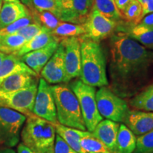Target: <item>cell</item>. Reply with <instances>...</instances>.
I'll list each match as a JSON object with an SVG mask.
<instances>
[{"label":"cell","mask_w":153,"mask_h":153,"mask_svg":"<svg viewBox=\"0 0 153 153\" xmlns=\"http://www.w3.org/2000/svg\"><path fill=\"white\" fill-rule=\"evenodd\" d=\"M79 143L88 153H112L104 143L89 131H81Z\"/></svg>","instance_id":"obj_24"},{"label":"cell","mask_w":153,"mask_h":153,"mask_svg":"<svg viewBox=\"0 0 153 153\" xmlns=\"http://www.w3.org/2000/svg\"><path fill=\"white\" fill-rule=\"evenodd\" d=\"M138 24L143 26H146V27L153 28V12L143 17Z\"/></svg>","instance_id":"obj_38"},{"label":"cell","mask_w":153,"mask_h":153,"mask_svg":"<svg viewBox=\"0 0 153 153\" xmlns=\"http://www.w3.org/2000/svg\"><path fill=\"white\" fill-rule=\"evenodd\" d=\"M123 123L135 136H140L153 130V112L130 109Z\"/></svg>","instance_id":"obj_14"},{"label":"cell","mask_w":153,"mask_h":153,"mask_svg":"<svg viewBox=\"0 0 153 153\" xmlns=\"http://www.w3.org/2000/svg\"><path fill=\"white\" fill-rule=\"evenodd\" d=\"M108 88L121 98L143 87L153 67V51L120 31L108 41Z\"/></svg>","instance_id":"obj_1"},{"label":"cell","mask_w":153,"mask_h":153,"mask_svg":"<svg viewBox=\"0 0 153 153\" xmlns=\"http://www.w3.org/2000/svg\"><path fill=\"white\" fill-rule=\"evenodd\" d=\"M28 9L33 19V22L51 31L54 30L61 22L60 19L50 11H38L33 7Z\"/></svg>","instance_id":"obj_26"},{"label":"cell","mask_w":153,"mask_h":153,"mask_svg":"<svg viewBox=\"0 0 153 153\" xmlns=\"http://www.w3.org/2000/svg\"><path fill=\"white\" fill-rule=\"evenodd\" d=\"M93 7L104 16L114 22L118 23L122 19L114 0H94Z\"/></svg>","instance_id":"obj_28"},{"label":"cell","mask_w":153,"mask_h":153,"mask_svg":"<svg viewBox=\"0 0 153 153\" xmlns=\"http://www.w3.org/2000/svg\"><path fill=\"white\" fill-rule=\"evenodd\" d=\"M27 116L16 111L0 106V145L14 148L18 145Z\"/></svg>","instance_id":"obj_7"},{"label":"cell","mask_w":153,"mask_h":153,"mask_svg":"<svg viewBox=\"0 0 153 153\" xmlns=\"http://www.w3.org/2000/svg\"><path fill=\"white\" fill-rule=\"evenodd\" d=\"M70 87L79 101L87 131L92 132L103 117L99 114L96 100V87L82 82L80 79L70 82Z\"/></svg>","instance_id":"obj_5"},{"label":"cell","mask_w":153,"mask_h":153,"mask_svg":"<svg viewBox=\"0 0 153 153\" xmlns=\"http://www.w3.org/2000/svg\"><path fill=\"white\" fill-rule=\"evenodd\" d=\"M54 153H78L70 148L60 135L56 134Z\"/></svg>","instance_id":"obj_36"},{"label":"cell","mask_w":153,"mask_h":153,"mask_svg":"<svg viewBox=\"0 0 153 153\" xmlns=\"http://www.w3.org/2000/svg\"><path fill=\"white\" fill-rule=\"evenodd\" d=\"M21 60L27 65L28 68L31 69L37 74H39L41 72V68L38 65L37 58L34 53V51L29 52L20 57Z\"/></svg>","instance_id":"obj_35"},{"label":"cell","mask_w":153,"mask_h":153,"mask_svg":"<svg viewBox=\"0 0 153 153\" xmlns=\"http://www.w3.org/2000/svg\"><path fill=\"white\" fill-rule=\"evenodd\" d=\"M142 6L137 0H132L131 2L126 7L125 10L120 14L121 18L126 22L133 24V26L138 24L142 17Z\"/></svg>","instance_id":"obj_29"},{"label":"cell","mask_w":153,"mask_h":153,"mask_svg":"<svg viewBox=\"0 0 153 153\" xmlns=\"http://www.w3.org/2000/svg\"><path fill=\"white\" fill-rule=\"evenodd\" d=\"M96 100L99 114L103 118L116 123H123L130 108L123 98L106 86L97 91Z\"/></svg>","instance_id":"obj_6"},{"label":"cell","mask_w":153,"mask_h":153,"mask_svg":"<svg viewBox=\"0 0 153 153\" xmlns=\"http://www.w3.org/2000/svg\"><path fill=\"white\" fill-rule=\"evenodd\" d=\"M137 137L125 124L120 123L114 153H133L136 147Z\"/></svg>","instance_id":"obj_19"},{"label":"cell","mask_w":153,"mask_h":153,"mask_svg":"<svg viewBox=\"0 0 153 153\" xmlns=\"http://www.w3.org/2000/svg\"><path fill=\"white\" fill-rule=\"evenodd\" d=\"M59 124L67 127L87 131L79 101L70 86L57 84L51 86Z\"/></svg>","instance_id":"obj_4"},{"label":"cell","mask_w":153,"mask_h":153,"mask_svg":"<svg viewBox=\"0 0 153 153\" xmlns=\"http://www.w3.org/2000/svg\"><path fill=\"white\" fill-rule=\"evenodd\" d=\"M137 1H139V0H137Z\"/></svg>","instance_id":"obj_45"},{"label":"cell","mask_w":153,"mask_h":153,"mask_svg":"<svg viewBox=\"0 0 153 153\" xmlns=\"http://www.w3.org/2000/svg\"><path fill=\"white\" fill-rule=\"evenodd\" d=\"M32 4L36 10L50 11L57 17L58 16V4L57 0H32Z\"/></svg>","instance_id":"obj_33"},{"label":"cell","mask_w":153,"mask_h":153,"mask_svg":"<svg viewBox=\"0 0 153 153\" xmlns=\"http://www.w3.org/2000/svg\"><path fill=\"white\" fill-rule=\"evenodd\" d=\"M40 74L42 78L48 84L57 85L65 83V52L60 43L53 56L42 69Z\"/></svg>","instance_id":"obj_13"},{"label":"cell","mask_w":153,"mask_h":153,"mask_svg":"<svg viewBox=\"0 0 153 153\" xmlns=\"http://www.w3.org/2000/svg\"><path fill=\"white\" fill-rule=\"evenodd\" d=\"M129 104L136 110L153 112V85L133 96Z\"/></svg>","instance_id":"obj_23"},{"label":"cell","mask_w":153,"mask_h":153,"mask_svg":"<svg viewBox=\"0 0 153 153\" xmlns=\"http://www.w3.org/2000/svg\"><path fill=\"white\" fill-rule=\"evenodd\" d=\"M2 1H3V0H0V11H1V5H2Z\"/></svg>","instance_id":"obj_43"},{"label":"cell","mask_w":153,"mask_h":153,"mask_svg":"<svg viewBox=\"0 0 153 153\" xmlns=\"http://www.w3.org/2000/svg\"><path fill=\"white\" fill-rule=\"evenodd\" d=\"M55 130L57 135H60L72 150L78 153H88L80 145V130L67 127L59 123L55 124Z\"/></svg>","instance_id":"obj_21"},{"label":"cell","mask_w":153,"mask_h":153,"mask_svg":"<svg viewBox=\"0 0 153 153\" xmlns=\"http://www.w3.org/2000/svg\"><path fill=\"white\" fill-rule=\"evenodd\" d=\"M122 32L148 49L153 50V28L137 24Z\"/></svg>","instance_id":"obj_22"},{"label":"cell","mask_w":153,"mask_h":153,"mask_svg":"<svg viewBox=\"0 0 153 153\" xmlns=\"http://www.w3.org/2000/svg\"><path fill=\"white\" fill-rule=\"evenodd\" d=\"M0 153H16V152H15V150H13L12 148L5 147V148L0 149Z\"/></svg>","instance_id":"obj_41"},{"label":"cell","mask_w":153,"mask_h":153,"mask_svg":"<svg viewBox=\"0 0 153 153\" xmlns=\"http://www.w3.org/2000/svg\"><path fill=\"white\" fill-rule=\"evenodd\" d=\"M15 73H28L38 76V74L28 68L20 57L15 54H7L0 65V83L7 76Z\"/></svg>","instance_id":"obj_17"},{"label":"cell","mask_w":153,"mask_h":153,"mask_svg":"<svg viewBox=\"0 0 153 153\" xmlns=\"http://www.w3.org/2000/svg\"><path fill=\"white\" fill-rule=\"evenodd\" d=\"M119 126V123L108 119L102 120L97 124L91 133L114 153Z\"/></svg>","instance_id":"obj_16"},{"label":"cell","mask_w":153,"mask_h":153,"mask_svg":"<svg viewBox=\"0 0 153 153\" xmlns=\"http://www.w3.org/2000/svg\"><path fill=\"white\" fill-rule=\"evenodd\" d=\"M94 0H57L61 22L83 24L93 9Z\"/></svg>","instance_id":"obj_10"},{"label":"cell","mask_w":153,"mask_h":153,"mask_svg":"<svg viewBox=\"0 0 153 153\" xmlns=\"http://www.w3.org/2000/svg\"><path fill=\"white\" fill-rule=\"evenodd\" d=\"M85 33L80 40H91L99 43L114 34L117 22L104 16L93 7L91 13L83 24Z\"/></svg>","instance_id":"obj_9"},{"label":"cell","mask_w":153,"mask_h":153,"mask_svg":"<svg viewBox=\"0 0 153 153\" xmlns=\"http://www.w3.org/2000/svg\"><path fill=\"white\" fill-rule=\"evenodd\" d=\"M56 134L55 124L32 114L22 130V143L34 153H54Z\"/></svg>","instance_id":"obj_3"},{"label":"cell","mask_w":153,"mask_h":153,"mask_svg":"<svg viewBox=\"0 0 153 153\" xmlns=\"http://www.w3.org/2000/svg\"><path fill=\"white\" fill-rule=\"evenodd\" d=\"M33 114L51 123H58L57 120L56 107L51 86L43 78L40 79L38 85Z\"/></svg>","instance_id":"obj_11"},{"label":"cell","mask_w":153,"mask_h":153,"mask_svg":"<svg viewBox=\"0 0 153 153\" xmlns=\"http://www.w3.org/2000/svg\"><path fill=\"white\" fill-rule=\"evenodd\" d=\"M114 1L116 8L118 9V10L121 14L125 10L126 7L128 6L129 4L131 2L132 0H114Z\"/></svg>","instance_id":"obj_39"},{"label":"cell","mask_w":153,"mask_h":153,"mask_svg":"<svg viewBox=\"0 0 153 153\" xmlns=\"http://www.w3.org/2000/svg\"><path fill=\"white\" fill-rule=\"evenodd\" d=\"M38 90V83L19 91L0 92V106L16 111L25 116H31Z\"/></svg>","instance_id":"obj_8"},{"label":"cell","mask_w":153,"mask_h":153,"mask_svg":"<svg viewBox=\"0 0 153 153\" xmlns=\"http://www.w3.org/2000/svg\"><path fill=\"white\" fill-rule=\"evenodd\" d=\"M1 36H0V40H1Z\"/></svg>","instance_id":"obj_44"},{"label":"cell","mask_w":153,"mask_h":153,"mask_svg":"<svg viewBox=\"0 0 153 153\" xmlns=\"http://www.w3.org/2000/svg\"><path fill=\"white\" fill-rule=\"evenodd\" d=\"M54 39H55V37L52 35L51 30H48L45 28H43V30L41 33L36 36L32 39L26 42L23 45L22 48L14 54L17 56L21 57L22 55L26 54V53L37 51V50L45 47V45H47L48 44L53 41Z\"/></svg>","instance_id":"obj_20"},{"label":"cell","mask_w":153,"mask_h":153,"mask_svg":"<svg viewBox=\"0 0 153 153\" xmlns=\"http://www.w3.org/2000/svg\"><path fill=\"white\" fill-rule=\"evenodd\" d=\"M142 6V17L153 12V0H139Z\"/></svg>","instance_id":"obj_37"},{"label":"cell","mask_w":153,"mask_h":153,"mask_svg":"<svg viewBox=\"0 0 153 153\" xmlns=\"http://www.w3.org/2000/svg\"><path fill=\"white\" fill-rule=\"evenodd\" d=\"M85 33L82 24H75L71 23L61 22L60 24L51 31L52 35L57 39L70 37L80 38Z\"/></svg>","instance_id":"obj_25"},{"label":"cell","mask_w":153,"mask_h":153,"mask_svg":"<svg viewBox=\"0 0 153 153\" xmlns=\"http://www.w3.org/2000/svg\"><path fill=\"white\" fill-rule=\"evenodd\" d=\"M43 29V27H42L41 25L33 23V24H30L28 26L21 28L17 31L16 33L23 36L28 41L37 36L38 34H39Z\"/></svg>","instance_id":"obj_34"},{"label":"cell","mask_w":153,"mask_h":153,"mask_svg":"<svg viewBox=\"0 0 153 153\" xmlns=\"http://www.w3.org/2000/svg\"><path fill=\"white\" fill-rule=\"evenodd\" d=\"M37 77L28 73H15L0 83V92H11L30 87L37 82Z\"/></svg>","instance_id":"obj_18"},{"label":"cell","mask_w":153,"mask_h":153,"mask_svg":"<svg viewBox=\"0 0 153 153\" xmlns=\"http://www.w3.org/2000/svg\"><path fill=\"white\" fill-rule=\"evenodd\" d=\"M65 52V83L79 77L81 72V40L78 37L61 39Z\"/></svg>","instance_id":"obj_12"},{"label":"cell","mask_w":153,"mask_h":153,"mask_svg":"<svg viewBox=\"0 0 153 153\" xmlns=\"http://www.w3.org/2000/svg\"><path fill=\"white\" fill-rule=\"evenodd\" d=\"M80 80L94 87L108 86L106 59L99 43L81 40Z\"/></svg>","instance_id":"obj_2"},{"label":"cell","mask_w":153,"mask_h":153,"mask_svg":"<svg viewBox=\"0 0 153 153\" xmlns=\"http://www.w3.org/2000/svg\"><path fill=\"white\" fill-rule=\"evenodd\" d=\"M27 42L23 36L15 33L12 35L4 36L0 40V52L5 54H14Z\"/></svg>","instance_id":"obj_27"},{"label":"cell","mask_w":153,"mask_h":153,"mask_svg":"<svg viewBox=\"0 0 153 153\" xmlns=\"http://www.w3.org/2000/svg\"><path fill=\"white\" fill-rule=\"evenodd\" d=\"M133 153H153V130L137 137L136 147Z\"/></svg>","instance_id":"obj_31"},{"label":"cell","mask_w":153,"mask_h":153,"mask_svg":"<svg viewBox=\"0 0 153 153\" xmlns=\"http://www.w3.org/2000/svg\"><path fill=\"white\" fill-rule=\"evenodd\" d=\"M24 4L25 6L28 7V9H30L33 7V4H32V0H20Z\"/></svg>","instance_id":"obj_42"},{"label":"cell","mask_w":153,"mask_h":153,"mask_svg":"<svg viewBox=\"0 0 153 153\" xmlns=\"http://www.w3.org/2000/svg\"><path fill=\"white\" fill-rule=\"evenodd\" d=\"M60 42V40L55 38V39L51 41V43H49L45 47L34 51L36 58H37L38 65H39L40 68H41V70L43 67L45 66V65L48 62V61L51 59V57L53 56L55 51H56V50L59 46Z\"/></svg>","instance_id":"obj_30"},{"label":"cell","mask_w":153,"mask_h":153,"mask_svg":"<svg viewBox=\"0 0 153 153\" xmlns=\"http://www.w3.org/2000/svg\"><path fill=\"white\" fill-rule=\"evenodd\" d=\"M33 22V19L30 14L28 16L22 18L16 22H13L12 24L8 25L6 27L3 28H0V36H7V35H12L17 33V31L21 29V28L28 26L31 22Z\"/></svg>","instance_id":"obj_32"},{"label":"cell","mask_w":153,"mask_h":153,"mask_svg":"<svg viewBox=\"0 0 153 153\" xmlns=\"http://www.w3.org/2000/svg\"><path fill=\"white\" fill-rule=\"evenodd\" d=\"M29 14V9L20 0H3L0 11V28Z\"/></svg>","instance_id":"obj_15"},{"label":"cell","mask_w":153,"mask_h":153,"mask_svg":"<svg viewBox=\"0 0 153 153\" xmlns=\"http://www.w3.org/2000/svg\"><path fill=\"white\" fill-rule=\"evenodd\" d=\"M17 152L18 153H34L31 150H29L27 147H26L23 143L19 144L17 147Z\"/></svg>","instance_id":"obj_40"}]
</instances>
